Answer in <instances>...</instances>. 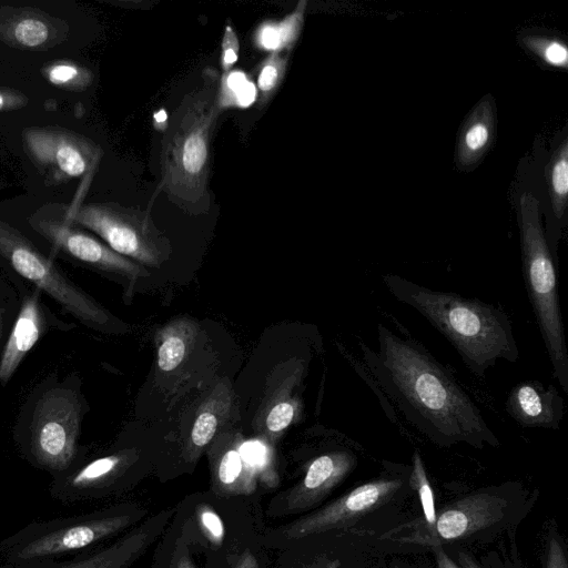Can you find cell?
Listing matches in <instances>:
<instances>
[{"label": "cell", "instance_id": "30", "mask_svg": "<svg viewBox=\"0 0 568 568\" xmlns=\"http://www.w3.org/2000/svg\"><path fill=\"white\" fill-rule=\"evenodd\" d=\"M241 450L255 470L257 478L268 486L276 483V477L271 468V452L261 442H242Z\"/></svg>", "mask_w": 568, "mask_h": 568}, {"label": "cell", "instance_id": "29", "mask_svg": "<svg viewBox=\"0 0 568 568\" xmlns=\"http://www.w3.org/2000/svg\"><path fill=\"white\" fill-rule=\"evenodd\" d=\"M523 44L542 62L566 69L568 65V50L564 42L558 39L544 36H524Z\"/></svg>", "mask_w": 568, "mask_h": 568}, {"label": "cell", "instance_id": "36", "mask_svg": "<svg viewBox=\"0 0 568 568\" xmlns=\"http://www.w3.org/2000/svg\"><path fill=\"white\" fill-rule=\"evenodd\" d=\"M170 568H196L190 558L187 547L181 540L176 542Z\"/></svg>", "mask_w": 568, "mask_h": 568}, {"label": "cell", "instance_id": "26", "mask_svg": "<svg viewBox=\"0 0 568 568\" xmlns=\"http://www.w3.org/2000/svg\"><path fill=\"white\" fill-rule=\"evenodd\" d=\"M549 192L554 214L561 219L568 196V142L567 139L557 148L548 169Z\"/></svg>", "mask_w": 568, "mask_h": 568}, {"label": "cell", "instance_id": "2", "mask_svg": "<svg viewBox=\"0 0 568 568\" xmlns=\"http://www.w3.org/2000/svg\"><path fill=\"white\" fill-rule=\"evenodd\" d=\"M387 291L416 310L456 349L477 377L499 359L515 363L519 351L511 322L503 307L454 292L423 286L400 275L384 274Z\"/></svg>", "mask_w": 568, "mask_h": 568}, {"label": "cell", "instance_id": "15", "mask_svg": "<svg viewBox=\"0 0 568 568\" xmlns=\"http://www.w3.org/2000/svg\"><path fill=\"white\" fill-rule=\"evenodd\" d=\"M68 24L50 14L29 7L0 8V40L9 45L43 50L68 38Z\"/></svg>", "mask_w": 568, "mask_h": 568}, {"label": "cell", "instance_id": "24", "mask_svg": "<svg viewBox=\"0 0 568 568\" xmlns=\"http://www.w3.org/2000/svg\"><path fill=\"white\" fill-rule=\"evenodd\" d=\"M290 52H271L256 69V87L258 91L257 106L264 108L282 84L288 64Z\"/></svg>", "mask_w": 568, "mask_h": 568}, {"label": "cell", "instance_id": "16", "mask_svg": "<svg viewBox=\"0 0 568 568\" xmlns=\"http://www.w3.org/2000/svg\"><path fill=\"white\" fill-rule=\"evenodd\" d=\"M172 514L173 510L162 511L113 544L62 562L54 568H129L155 541Z\"/></svg>", "mask_w": 568, "mask_h": 568}, {"label": "cell", "instance_id": "1", "mask_svg": "<svg viewBox=\"0 0 568 568\" xmlns=\"http://www.w3.org/2000/svg\"><path fill=\"white\" fill-rule=\"evenodd\" d=\"M377 351L359 343L363 364L373 382L408 424L433 444L450 447H497L499 440L481 410L449 367L418 341L377 325Z\"/></svg>", "mask_w": 568, "mask_h": 568}, {"label": "cell", "instance_id": "40", "mask_svg": "<svg viewBox=\"0 0 568 568\" xmlns=\"http://www.w3.org/2000/svg\"><path fill=\"white\" fill-rule=\"evenodd\" d=\"M338 559H320L307 566L306 568H339Z\"/></svg>", "mask_w": 568, "mask_h": 568}, {"label": "cell", "instance_id": "14", "mask_svg": "<svg viewBox=\"0 0 568 568\" xmlns=\"http://www.w3.org/2000/svg\"><path fill=\"white\" fill-rule=\"evenodd\" d=\"M356 464V456L346 449L314 458L302 480L286 495L284 511H301L318 504L352 473Z\"/></svg>", "mask_w": 568, "mask_h": 568}, {"label": "cell", "instance_id": "6", "mask_svg": "<svg viewBox=\"0 0 568 568\" xmlns=\"http://www.w3.org/2000/svg\"><path fill=\"white\" fill-rule=\"evenodd\" d=\"M520 246L528 298L554 377L568 394V347L559 303L557 264L540 222L538 200L528 192L520 197Z\"/></svg>", "mask_w": 568, "mask_h": 568}, {"label": "cell", "instance_id": "9", "mask_svg": "<svg viewBox=\"0 0 568 568\" xmlns=\"http://www.w3.org/2000/svg\"><path fill=\"white\" fill-rule=\"evenodd\" d=\"M64 209L65 205L60 203L45 204L28 220L29 225L50 243L52 254L114 275L126 284V290H132L138 278L149 275L141 264L116 253L84 229L67 221Z\"/></svg>", "mask_w": 568, "mask_h": 568}, {"label": "cell", "instance_id": "5", "mask_svg": "<svg viewBox=\"0 0 568 568\" xmlns=\"http://www.w3.org/2000/svg\"><path fill=\"white\" fill-rule=\"evenodd\" d=\"M140 515L123 507L29 523L0 540V568H54L94 550Z\"/></svg>", "mask_w": 568, "mask_h": 568}, {"label": "cell", "instance_id": "32", "mask_svg": "<svg viewBox=\"0 0 568 568\" xmlns=\"http://www.w3.org/2000/svg\"><path fill=\"white\" fill-rule=\"evenodd\" d=\"M196 520L203 536L215 547H220L225 537V526L220 515L207 504H200L195 510Z\"/></svg>", "mask_w": 568, "mask_h": 568}, {"label": "cell", "instance_id": "37", "mask_svg": "<svg viewBox=\"0 0 568 568\" xmlns=\"http://www.w3.org/2000/svg\"><path fill=\"white\" fill-rule=\"evenodd\" d=\"M233 568H260V566L256 557L246 549L240 555Z\"/></svg>", "mask_w": 568, "mask_h": 568}, {"label": "cell", "instance_id": "34", "mask_svg": "<svg viewBox=\"0 0 568 568\" xmlns=\"http://www.w3.org/2000/svg\"><path fill=\"white\" fill-rule=\"evenodd\" d=\"M28 103L29 99L22 92L0 87V112L21 109Z\"/></svg>", "mask_w": 568, "mask_h": 568}, {"label": "cell", "instance_id": "13", "mask_svg": "<svg viewBox=\"0 0 568 568\" xmlns=\"http://www.w3.org/2000/svg\"><path fill=\"white\" fill-rule=\"evenodd\" d=\"M74 327L51 312L43 303L39 288L24 292L18 316L1 353L0 385L4 386L11 379L26 355L50 329L70 331Z\"/></svg>", "mask_w": 568, "mask_h": 568}, {"label": "cell", "instance_id": "19", "mask_svg": "<svg viewBox=\"0 0 568 568\" xmlns=\"http://www.w3.org/2000/svg\"><path fill=\"white\" fill-rule=\"evenodd\" d=\"M495 135L494 100L484 97L463 123L456 146V164L471 170L490 149Z\"/></svg>", "mask_w": 568, "mask_h": 568}, {"label": "cell", "instance_id": "25", "mask_svg": "<svg viewBox=\"0 0 568 568\" xmlns=\"http://www.w3.org/2000/svg\"><path fill=\"white\" fill-rule=\"evenodd\" d=\"M41 72L49 83L63 90L83 91L93 82L92 72L74 61H52Z\"/></svg>", "mask_w": 568, "mask_h": 568}, {"label": "cell", "instance_id": "33", "mask_svg": "<svg viewBox=\"0 0 568 568\" xmlns=\"http://www.w3.org/2000/svg\"><path fill=\"white\" fill-rule=\"evenodd\" d=\"M240 43L231 24H226L221 47V67L223 73L231 71L237 60Z\"/></svg>", "mask_w": 568, "mask_h": 568}, {"label": "cell", "instance_id": "35", "mask_svg": "<svg viewBox=\"0 0 568 568\" xmlns=\"http://www.w3.org/2000/svg\"><path fill=\"white\" fill-rule=\"evenodd\" d=\"M546 568H568L564 547L557 536L548 540Z\"/></svg>", "mask_w": 568, "mask_h": 568}, {"label": "cell", "instance_id": "27", "mask_svg": "<svg viewBox=\"0 0 568 568\" xmlns=\"http://www.w3.org/2000/svg\"><path fill=\"white\" fill-rule=\"evenodd\" d=\"M255 98V85L244 72L231 70L221 75L217 103L222 111L230 106H246Z\"/></svg>", "mask_w": 568, "mask_h": 568}, {"label": "cell", "instance_id": "17", "mask_svg": "<svg viewBox=\"0 0 568 568\" xmlns=\"http://www.w3.org/2000/svg\"><path fill=\"white\" fill-rule=\"evenodd\" d=\"M505 408L521 427L557 430L565 412V403L554 385L525 381L510 389Z\"/></svg>", "mask_w": 568, "mask_h": 568}, {"label": "cell", "instance_id": "12", "mask_svg": "<svg viewBox=\"0 0 568 568\" xmlns=\"http://www.w3.org/2000/svg\"><path fill=\"white\" fill-rule=\"evenodd\" d=\"M506 507L507 501L497 495L473 494L436 511V521L429 531L405 534L398 540L432 547L440 546L498 523L503 519Z\"/></svg>", "mask_w": 568, "mask_h": 568}, {"label": "cell", "instance_id": "22", "mask_svg": "<svg viewBox=\"0 0 568 568\" xmlns=\"http://www.w3.org/2000/svg\"><path fill=\"white\" fill-rule=\"evenodd\" d=\"M197 334V325L189 318H176L158 332V366L173 372L190 354Z\"/></svg>", "mask_w": 568, "mask_h": 568}, {"label": "cell", "instance_id": "39", "mask_svg": "<svg viewBox=\"0 0 568 568\" xmlns=\"http://www.w3.org/2000/svg\"><path fill=\"white\" fill-rule=\"evenodd\" d=\"M457 558L462 568H485L477 564L469 555L465 552H458Z\"/></svg>", "mask_w": 568, "mask_h": 568}, {"label": "cell", "instance_id": "28", "mask_svg": "<svg viewBox=\"0 0 568 568\" xmlns=\"http://www.w3.org/2000/svg\"><path fill=\"white\" fill-rule=\"evenodd\" d=\"M13 280L12 276L8 278L7 275H0V357L18 316L22 297V290Z\"/></svg>", "mask_w": 568, "mask_h": 568}, {"label": "cell", "instance_id": "10", "mask_svg": "<svg viewBox=\"0 0 568 568\" xmlns=\"http://www.w3.org/2000/svg\"><path fill=\"white\" fill-rule=\"evenodd\" d=\"M22 141L26 154L52 184L91 175L102 155L92 140L54 125L27 128Z\"/></svg>", "mask_w": 568, "mask_h": 568}, {"label": "cell", "instance_id": "20", "mask_svg": "<svg viewBox=\"0 0 568 568\" xmlns=\"http://www.w3.org/2000/svg\"><path fill=\"white\" fill-rule=\"evenodd\" d=\"M231 406V394L225 386L216 387L202 403L194 418L185 448V458L195 462L204 448L214 439L226 420Z\"/></svg>", "mask_w": 568, "mask_h": 568}, {"label": "cell", "instance_id": "3", "mask_svg": "<svg viewBox=\"0 0 568 568\" xmlns=\"http://www.w3.org/2000/svg\"><path fill=\"white\" fill-rule=\"evenodd\" d=\"M217 70L209 67L187 92L164 131L160 154V189L189 215L210 210L211 143L222 110L217 103Z\"/></svg>", "mask_w": 568, "mask_h": 568}, {"label": "cell", "instance_id": "21", "mask_svg": "<svg viewBox=\"0 0 568 568\" xmlns=\"http://www.w3.org/2000/svg\"><path fill=\"white\" fill-rule=\"evenodd\" d=\"M305 10L306 1H300L282 20L260 23L252 34L253 45L268 53L291 52L301 36Z\"/></svg>", "mask_w": 568, "mask_h": 568}, {"label": "cell", "instance_id": "31", "mask_svg": "<svg viewBox=\"0 0 568 568\" xmlns=\"http://www.w3.org/2000/svg\"><path fill=\"white\" fill-rule=\"evenodd\" d=\"M297 402L292 398L277 400L267 412L265 427L270 435L277 436L295 419Z\"/></svg>", "mask_w": 568, "mask_h": 568}, {"label": "cell", "instance_id": "7", "mask_svg": "<svg viewBox=\"0 0 568 568\" xmlns=\"http://www.w3.org/2000/svg\"><path fill=\"white\" fill-rule=\"evenodd\" d=\"M0 257L21 278L32 283L87 327L105 334L128 331L124 322L71 281L50 256L2 219Z\"/></svg>", "mask_w": 568, "mask_h": 568}, {"label": "cell", "instance_id": "11", "mask_svg": "<svg viewBox=\"0 0 568 568\" xmlns=\"http://www.w3.org/2000/svg\"><path fill=\"white\" fill-rule=\"evenodd\" d=\"M403 486L400 478H378L353 488L327 506L293 521L284 528L287 539L311 535L354 524L388 501Z\"/></svg>", "mask_w": 568, "mask_h": 568}, {"label": "cell", "instance_id": "18", "mask_svg": "<svg viewBox=\"0 0 568 568\" xmlns=\"http://www.w3.org/2000/svg\"><path fill=\"white\" fill-rule=\"evenodd\" d=\"M242 442L221 438L210 452L213 489L221 497L250 495L257 475L241 450Z\"/></svg>", "mask_w": 568, "mask_h": 568}, {"label": "cell", "instance_id": "23", "mask_svg": "<svg viewBox=\"0 0 568 568\" xmlns=\"http://www.w3.org/2000/svg\"><path fill=\"white\" fill-rule=\"evenodd\" d=\"M410 487L418 494L424 517L403 527L409 528L407 534H419L429 531L436 521V509L434 494L427 473L418 450H415L412 457V473L409 476Z\"/></svg>", "mask_w": 568, "mask_h": 568}, {"label": "cell", "instance_id": "38", "mask_svg": "<svg viewBox=\"0 0 568 568\" xmlns=\"http://www.w3.org/2000/svg\"><path fill=\"white\" fill-rule=\"evenodd\" d=\"M435 548V558L437 562V568H459L443 550L442 546H436Z\"/></svg>", "mask_w": 568, "mask_h": 568}, {"label": "cell", "instance_id": "8", "mask_svg": "<svg viewBox=\"0 0 568 568\" xmlns=\"http://www.w3.org/2000/svg\"><path fill=\"white\" fill-rule=\"evenodd\" d=\"M64 216L141 265L159 267L172 253L169 239L141 209L113 202L65 205Z\"/></svg>", "mask_w": 568, "mask_h": 568}, {"label": "cell", "instance_id": "4", "mask_svg": "<svg viewBox=\"0 0 568 568\" xmlns=\"http://www.w3.org/2000/svg\"><path fill=\"white\" fill-rule=\"evenodd\" d=\"M87 402L79 378L48 377L31 392L13 428V438L23 459L32 467L60 476L85 457L80 445Z\"/></svg>", "mask_w": 568, "mask_h": 568}]
</instances>
